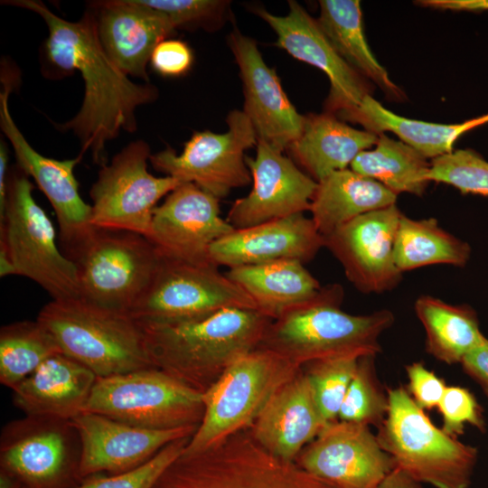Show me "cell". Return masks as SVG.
I'll return each mask as SVG.
<instances>
[{"instance_id":"obj_21","label":"cell","mask_w":488,"mask_h":488,"mask_svg":"<svg viewBox=\"0 0 488 488\" xmlns=\"http://www.w3.org/2000/svg\"><path fill=\"white\" fill-rule=\"evenodd\" d=\"M288 14L275 15L265 9L256 13L275 32L276 44L292 57L323 70L330 80L326 112L341 115L355 109L371 86L334 50L316 19L295 0L288 1Z\"/></svg>"},{"instance_id":"obj_18","label":"cell","mask_w":488,"mask_h":488,"mask_svg":"<svg viewBox=\"0 0 488 488\" xmlns=\"http://www.w3.org/2000/svg\"><path fill=\"white\" fill-rule=\"evenodd\" d=\"M219 202L192 183H181L155 209L147 238L162 256L211 263V245L235 230L221 217Z\"/></svg>"},{"instance_id":"obj_24","label":"cell","mask_w":488,"mask_h":488,"mask_svg":"<svg viewBox=\"0 0 488 488\" xmlns=\"http://www.w3.org/2000/svg\"><path fill=\"white\" fill-rule=\"evenodd\" d=\"M323 247L324 237L312 218L297 213L234 230L211 245L210 259L229 268L286 259L305 263Z\"/></svg>"},{"instance_id":"obj_17","label":"cell","mask_w":488,"mask_h":488,"mask_svg":"<svg viewBox=\"0 0 488 488\" xmlns=\"http://www.w3.org/2000/svg\"><path fill=\"white\" fill-rule=\"evenodd\" d=\"M402 212L396 204L361 215L324 236V247L363 294L394 289L402 279L394 243Z\"/></svg>"},{"instance_id":"obj_15","label":"cell","mask_w":488,"mask_h":488,"mask_svg":"<svg viewBox=\"0 0 488 488\" xmlns=\"http://www.w3.org/2000/svg\"><path fill=\"white\" fill-rule=\"evenodd\" d=\"M69 421L27 417L2 434L0 468L23 488H75L81 482L80 453L72 448Z\"/></svg>"},{"instance_id":"obj_38","label":"cell","mask_w":488,"mask_h":488,"mask_svg":"<svg viewBox=\"0 0 488 488\" xmlns=\"http://www.w3.org/2000/svg\"><path fill=\"white\" fill-rule=\"evenodd\" d=\"M429 181L451 185L464 194L488 196V161L471 148L453 150L432 159Z\"/></svg>"},{"instance_id":"obj_40","label":"cell","mask_w":488,"mask_h":488,"mask_svg":"<svg viewBox=\"0 0 488 488\" xmlns=\"http://www.w3.org/2000/svg\"><path fill=\"white\" fill-rule=\"evenodd\" d=\"M152 8L164 13L174 29L207 31L222 26L230 2L222 0H143Z\"/></svg>"},{"instance_id":"obj_4","label":"cell","mask_w":488,"mask_h":488,"mask_svg":"<svg viewBox=\"0 0 488 488\" xmlns=\"http://www.w3.org/2000/svg\"><path fill=\"white\" fill-rule=\"evenodd\" d=\"M36 320L51 333L61 353L97 377L153 367L142 327L128 313L81 298L52 300Z\"/></svg>"},{"instance_id":"obj_22","label":"cell","mask_w":488,"mask_h":488,"mask_svg":"<svg viewBox=\"0 0 488 488\" xmlns=\"http://www.w3.org/2000/svg\"><path fill=\"white\" fill-rule=\"evenodd\" d=\"M228 40L242 81V111L249 119L258 141L283 152L301 135L305 116L289 100L275 70L263 60L255 40L237 29Z\"/></svg>"},{"instance_id":"obj_6","label":"cell","mask_w":488,"mask_h":488,"mask_svg":"<svg viewBox=\"0 0 488 488\" xmlns=\"http://www.w3.org/2000/svg\"><path fill=\"white\" fill-rule=\"evenodd\" d=\"M302 368L260 346L236 359L202 393L203 417L183 453L205 450L249 428L270 398Z\"/></svg>"},{"instance_id":"obj_35","label":"cell","mask_w":488,"mask_h":488,"mask_svg":"<svg viewBox=\"0 0 488 488\" xmlns=\"http://www.w3.org/2000/svg\"><path fill=\"white\" fill-rule=\"evenodd\" d=\"M61 352L51 333L36 321L5 324L0 330V382L13 389L45 360Z\"/></svg>"},{"instance_id":"obj_25","label":"cell","mask_w":488,"mask_h":488,"mask_svg":"<svg viewBox=\"0 0 488 488\" xmlns=\"http://www.w3.org/2000/svg\"><path fill=\"white\" fill-rule=\"evenodd\" d=\"M327 424L302 368L270 398L248 430L267 452L295 462Z\"/></svg>"},{"instance_id":"obj_12","label":"cell","mask_w":488,"mask_h":488,"mask_svg":"<svg viewBox=\"0 0 488 488\" xmlns=\"http://www.w3.org/2000/svg\"><path fill=\"white\" fill-rule=\"evenodd\" d=\"M151 155L148 144L136 140L100 167L89 190L95 228L148 237L157 202L183 183L171 176L153 175L147 169Z\"/></svg>"},{"instance_id":"obj_8","label":"cell","mask_w":488,"mask_h":488,"mask_svg":"<svg viewBox=\"0 0 488 488\" xmlns=\"http://www.w3.org/2000/svg\"><path fill=\"white\" fill-rule=\"evenodd\" d=\"M29 176L18 166L8 173L7 195L0 214V249L15 275L42 287L52 300L80 298L78 270L56 242L55 228L33 195Z\"/></svg>"},{"instance_id":"obj_26","label":"cell","mask_w":488,"mask_h":488,"mask_svg":"<svg viewBox=\"0 0 488 488\" xmlns=\"http://www.w3.org/2000/svg\"><path fill=\"white\" fill-rule=\"evenodd\" d=\"M96 379L89 369L60 352L13 389V401L27 417L70 421L83 412Z\"/></svg>"},{"instance_id":"obj_45","label":"cell","mask_w":488,"mask_h":488,"mask_svg":"<svg viewBox=\"0 0 488 488\" xmlns=\"http://www.w3.org/2000/svg\"><path fill=\"white\" fill-rule=\"evenodd\" d=\"M418 5L436 10L483 12L488 11V0H419Z\"/></svg>"},{"instance_id":"obj_27","label":"cell","mask_w":488,"mask_h":488,"mask_svg":"<svg viewBox=\"0 0 488 488\" xmlns=\"http://www.w3.org/2000/svg\"><path fill=\"white\" fill-rule=\"evenodd\" d=\"M379 135L350 127L334 114L305 116L299 137L287 148L292 158L316 182L351 165L362 151L376 145Z\"/></svg>"},{"instance_id":"obj_13","label":"cell","mask_w":488,"mask_h":488,"mask_svg":"<svg viewBox=\"0 0 488 488\" xmlns=\"http://www.w3.org/2000/svg\"><path fill=\"white\" fill-rule=\"evenodd\" d=\"M224 133L195 132L181 154L172 147L153 154L154 169L182 183H192L218 199L251 180L245 151L257 145L254 128L242 110H233Z\"/></svg>"},{"instance_id":"obj_36","label":"cell","mask_w":488,"mask_h":488,"mask_svg":"<svg viewBox=\"0 0 488 488\" xmlns=\"http://www.w3.org/2000/svg\"><path fill=\"white\" fill-rule=\"evenodd\" d=\"M376 356H364L342 402L338 420L375 426L383 423L389 409L388 392L380 382L375 367Z\"/></svg>"},{"instance_id":"obj_34","label":"cell","mask_w":488,"mask_h":488,"mask_svg":"<svg viewBox=\"0 0 488 488\" xmlns=\"http://www.w3.org/2000/svg\"><path fill=\"white\" fill-rule=\"evenodd\" d=\"M354 172L396 193L421 196L429 183L430 163L401 140L379 135L374 148L361 152L351 164Z\"/></svg>"},{"instance_id":"obj_19","label":"cell","mask_w":488,"mask_h":488,"mask_svg":"<svg viewBox=\"0 0 488 488\" xmlns=\"http://www.w3.org/2000/svg\"><path fill=\"white\" fill-rule=\"evenodd\" d=\"M80 444L79 473L117 474L138 467L168 444L192 437L198 427L148 429L96 413L82 412L69 421Z\"/></svg>"},{"instance_id":"obj_7","label":"cell","mask_w":488,"mask_h":488,"mask_svg":"<svg viewBox=\"0 0 488 488\" xmlns=\"http://www.w3.org/2000/svg\"><path fill=\"white\" fill-rule=\"evenodd\" d=\"M153 488L334 487L273 455L246 429L205 450L182 453Z\"/></svg>"},{"instance_id":"obj_47","label":"cell","mask_w":488,"mask_h":488,"mask_svg":"<svg viewBox=\"0 0 488 488\" xmlns=\"http://www.w3.org/2000/svg\"><path fill=\"white\" fill-rule=\"evenodd\" d=\"M8 151L5 142H0V214L3 213L7 195Z\"/></svg>"},{"instance_id":"obj_42","label":"cell","mask_w":488,"mask_h":488,"mask_svg":"<svg viewBox=\"0 0 488 488\" xmlns=\"http://www.w3.org/2000/svg\"><path fill=\"white\" fill-rule=\"evenodd\" d=\"M406 372L407 390L415 403L423 410L437 408L447 387L444 380L419 361L407 365Z\"/></svg>"},{"instance_id":"obj_44","label":"cell","mask_w":488,"mask_h":488,"mask_svg":"<svg viewBox=\"0 0 488 488\" xmlns=\"http://www.w3.org/2000/svg\"><path fill=\"white\" fill-rule=\"evenodd\" d=\"M464 371L471 377L488 397V338L462 360Z\"/></svg>"},{"instance_id":"obj_1","label":"cell","mask_w":488,"mask_h":488,"mask_svg":"<svg viewBox=\"0 0 488 488\" xmlns=\"http://www.w3.org/2000/svg\"><path fill=\"white\" fill-rule=\"evenodd\" d=\"M8 5L40 15L48 28L41 48L42 70L45 77L59 79L78 70L84 95L78 113L63 124L61 131H71L79 139L80 155L90 152L95 164H107L106 145L121 131L137 128V108L153 102L157 89L151 83H136L112 61L103 48L90 8L76 22L52 13L42 1L6 0Z\"/></svg>"},{"instance_id":"obj_5","label":"cell","mask_w":488,"mask_h":488,"mask_svg":"<svg viewBox=\"0 0 488 488\" xmlns=\"http://www.w3.org/2000/svg\"><path fill=\"white\" fill-rule=\"evenodd\" d=\"M387 392L389 409L376 436L396 468L435 488H468L478 449L436 427L406 389Z\"/></svg>"},{"instance_id":"obj_14","label":"cell","mask_w":488,"mask_h":488,"mask_svg":"<svg viewBox=\"0 0 488 488\" xmlns=\"http://www.w3.org/2000/svg\"><path fill=\"white\" fill-rule=\"evenodd\" d=\"M1 82L0 128L13 146L17 166L33 177L54 210L61 251L72 260L97 229L91 222V205L81 198L74 174V168L83 155L80 154L71 159L58 160L38 153L11 116L12 80L2 73Z\"/></svg>"},{"instance_id":"obj_31","label":"cell","mask_w":488,"mask_h":488,"mask_svg":"<svg viewBox=\"0 0 488 488\" xmlns=\"http://www.w3.org/2000/svg\"><path fill=\"white\" fill-rule=\"evenodd\" d=\"M319 6L316 21L337 53L363 78L376 84L387 98L404 100V91L390 80L368 44L360 1L321 0Z\"/></svg>"},{"instance_id":"obj_41","label":"cell","mask_w":488,"mask_h":488,"mask_svg":"<svg viewBox=\"0 0 488 488\" xmlns=\"http://www.w3.org/2000/svg\"><path fill=\"white\" fill-rule=\"evenodd\" d=\"M437 408L443 418L442 429L452 436L463 435L466 424L483 433L486 430L483 408L466 388L447 386Z\"/></svg>"},{"instance_id":"obj_23","label":"cell","mask_w":488,"mask_h":488,"mask_svg":"<svg viewBox=\"0 0 488 488\" xmlns=\"http://www.w3.org/2000/svg\"><path fill=\"white\" fill-rule=\"evenodd\" d=\"M100 42L129 78L149 82L147 65L155 47L174 32L169 18L143 0H105L89 4Z\"/></svg>"},{"instance_id":"obj_30","label":"cell","mask_w":488,"mask_h":488,"mask_svg":"<svg viewBox=\"0 0 488 488\" xmlns=\"http://www.w3.org/2000/svg\"><path fill=\"white\" fill-rule=\"evenodd\" d=\"M377 135L391 132L424 157L436 158L454 150L465 132L488 123V113L457 124H438L399 116L367 95L353 110L339 115Z\"/></svg>"},{"instance_id":"obj_43","label":"cell","mask_w":488,"mask_h":488,"mask_svg":"<svg viewBox=\"0 0 488 488\" xmlns=\"http://www.w3.org/2000/svg\"><path fill=\"white\" fill-rule=\"evenodd\" d=\"M193 54L183 42L166 39L154 50L150 64L159 74L166 77L184 75L192 67Z\"/></svg>"},{"instance_id":"obj_37","label":"cell","mask_w":488,"mask_h":488,"mask_svg":"<svg viewBox=\"0 0 488 488\" xmlns=\"http://www.w3.org/2000/svg\"><path fill=\"white\" fill-rule=\"evenodd\" d=\"M361 358L334 357L311 361L303 366L318 408L328 423L337 420L342 402Z\"/></svg>"},{"instance_id":"obj_16","label":"cell","mask_w":488,"mask_h":488,"mask_svg":"<svg viewBox=\"0 0 488 488\" xmlns=\"http://www.w3.org/2000/svg\"><path fill=\"white\" fill-rule=\"evenodd\" d=\"M295 463L334 488H378L396 469L370 427L338 419L328 423Z\"/></svg>"},{"instance_id":"obj_11","label":"cell","mask_w":488,"mask_h":488,"mask_svg":"<svg viewBox=\"0 0 488 488\" xmlns=\"http://www.w3.org/2000/svg\"><path fill=\"white\" fill-rule=\"evenodd\" d=\"M234 307L256 309L247 293L221 274L216 265L189 263L161 255L151 283L129 314L142 324H172Z\"/></svg>"},{"instance_id":"obj_46","label":"cell","mask_w":488,"mask_h":488,"mask_svg":"<svg viewBox=\"0 0 488 488\" xmlns=\"http://www.w3.org/2000/svg\"><path fill=\"white\" fill-rule=\"evenodd\" d=\"M378 488H424L422 483L413 480L399 469H394Z\"/></svg>"},{"instance_id":"obj_48","label":"cell","mask_w":488,"mask_h":488,"mask_svg":"<svg viewBox=\"0 0 488 488\" xmlns=\"http://www.w3.org/2000/svg\"><path fill=\"white\" fill-rule=\"evenodd\" d=\"M0 488H23V486L14 475L0 468Z\"/></svg>"},{"instance_id":"obj_3","label":"cell","mask_w":488,"mask_h":488,"mask_svg":"<svg viewBox=\"0 0 488 488\" xmlns=\"http://www.w3.org/2000/svg\"><path fill=\"white\" fill-rule=\"evenodd\" d=\"M344 296L339 284L322 286L306 303L272 320L260 347L277 352L300 366L342 356H376L380 335L394 323V314L380 309L352 314L341 309Z\"/></svg>"},{"instance_id":"obj_28","label":"cell","mask_w":488,"mask_h":488,"mask_svg":"<svg viewBox=\"0 0 488 488\" xmlns=\"http://www.w3.org/2000/svg\"><path fill=\"white\" fill-rule=\"evenodd\" d=\"M226 276L271 320L311 300L322 287L304 263L295 259L231 267Z\"/></svg>"},{"instance_id":"obj_9","label":"cell","mask_w":488,"mask_h":488,"mask_svg":"<svg viewBox=\"0 0 488 488\" xmlns=\"http://www.w3.org/2000/svg\"><path fill=\"white\" fill-rule=\"evenodd\" d=\"M83 412L148 429L199 427L202 393L163 371L146 368L97 377Z\"/></svg>"},{"instance_id":"obj_39","label":"cell","mask_w":488,"mask_h":488,"mask_svg":"<svg viewBox=\"0 0 488 488\" xmlns=\"http://www.w3.org/2000/svg\"><path fill=\"white\" fill-rule=\"evenodd\" d=\"M190 438L168 444L136 468L117 474L90 475L75 488H153L164 471L182 455Z\"/></svg>"},{"instance_id":"obj_32","label":"cell","mask_w":488,"mask_h":488,"mask_svg":"<svg viewBox=\"0 0 488 488\" xmlns=\"http://www.w3.org/2000/svg\"><path fill=\"white\" fill-rule=\"evenodd\" d=\"M422 324L428 354L446 364L461 363L465 356L486 341L476 312L469 305H454L432 296L415 302Z\"/></svg>"},{"instance_id":"obj_10","label":"cell","mask_w":488,"mask_h":488,"mask_svg":"<svg viewBox=\"0 0 488 488\" xmlns=\"http://www.w3.org/2000/svg\"><path fill=\"white\" fill-rule=\"evenodd\" d=\"M160 258L144 235L97 228L72 259L80 298L129 314L151 283Z\"/></svg>"},{"instance_id":"obj_2","label":"cell","mask_w":488,"mask_h":488,"mask_svg":"<svg viewBox=\"0 0 488 488\" xmlns=\"http://www.w3.org/2000/svg\"><path fill=\"white\" fill-rule=\"evenodd\" d=\"M271 321L256 309L234 307L192 321L139 324L152 366L203 393L259 346Z\"/></svg>"},{"instance_id":"obj_20","label":"cell","mask_w":488,"mask_h":488,"mask_svg":"<svg viewBox=\"0 0 488 488\" xmlns=\"http://www.w3.org/2000/svg\"><path fill=\"white\" fill-rule=\"evenodd\" d=\"M256 145L255 157L246 156L252 189L233 202L226 218L235 230L309 211L317 188V182L282 151L264 141Z\"/></svg>"},{"instance_id":"obj_29","label":"cell","mask_w":488,"mask_h":488,"mask_svg":"<svg viewBox=\"0 0 488 488\" xmlns=\"http://www.w3.org/2000/svg\"><path fill=\"white\" fill-rule=\"evenodd\" d=\"M397 197L379 182L346 168L317 182L309 211L324 237L361 215L396 204Z\"/></svg>"},{"instance_id":"obj_33","label":"cell","mask_w":488,"mask_h":488,"mask_svg":"<svg viewBox=\"0 0 488 488\" xmlns=\"http://www.w3.org/2000/svg\"><path fill=\"white\" fill-rule=\"evenodd\" d=\"M469 243L444 230L435 218L416 220L402 213L396 232L394 258L402 272L432 265L464 267Z\"/></svg>"}]
</instances>
